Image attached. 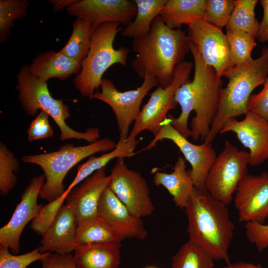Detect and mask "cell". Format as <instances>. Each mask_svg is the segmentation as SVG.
Masks as SVG:
<instances>
[{"instance_id": "obj_23", "label": "cell", "mask_w": 268, "mask_h": 268, "mask_svg": "<svg viewBox=\"0 0 268 268\" xmlns=\"http://www.w3.org/2000/svg\"><path fill=\"white\" fill-rule=\"evenodd\" d=\"M121 242L76 246L73 255L75 268H119Z\"/></svg>"}, {"instance_id": "obj_24", "label": "cell", "mask_w": 268, "mask_h": 268, "mask_svg": "<svg viewBox=\"0 0 268 268\" xmlns=\"http://www.w3.org/2000/svg\"><path fill=\"white\" fill-rule=\"evenodd\" d=\"M206 0H167L159 16L172 29H181L204 19Z\"/></svg>"}, {"instance_id": "obj_12", "label": "cell", "mask_w": 268, "mask_h": 268, "mask_svg": "<svg viewBox=\"0 0 268 268\" xmlns=\"http://www.w3.org/2000/svg\"><path fill=\"white\" fill-rule=\"evenodd\" d=\"M163 139L174 143L185 160L190 164L194 187L198 190H204L207 174L217 157L211 143L204 141L201 144H195L191 142L173 127L167 118L158 134L141 151L150 150L157 142Z\"/></svg>"}, {"instance_id": "obj_43", "label": "cell", "mask_w": 268, "mask_h": 268, "mask_svg": "<svg viewBox=\"0 0 268 268\" xmlns=\"http://www.w3.org/2000/svg\"><path fill=\"white\" fill-rule=\"evenodd\" d=\"M224 268H268L264 267L262 265L255 264L252 263L240 261L226 265Z\"/></svg>"}, {"instance_id": "obj_38", "label": "cell", "mask_w": 268, "mask_h": 268, "mask_svg": "<svg viewBox=\"0 0 268 268\" xmlns=\"http://www.w3.org/2000/svg\"><path fill=\"white\" fill-rule=\"evenodd\" d=\"M245 235L258 251L262 252L268 247V224L248 222L245 223Z\"/></svg>"}, {"instance_id": "obj_9", "label": "cell", "mask_w": 268, "mask_h": 268, "mask_svg": "<svg viewBox=\"0 0 268 268\" xmlns=\"http://www.w3.org/2000/svg\"><path fill=\"white\" fill-rule=\"evenodd\" d=\"M249 152L239 150L228 140L211 165L205 182V190L228 205L237 187L248 174Z\"/></svg>"}, {"instance_id": "obj_19", "label": "cell", "mask_w": 268, "mask_h": 268, "mask_svg": "<svg viewBox=\"0 0 268 268\" xmlns=\"http://www.w3.org/2000/svg\"><path fill=\"white\" fill-rule=\"evenodd\" d=\"M98 214L125 238L143 240L147 237L142 218L133 214L109 187L101 197Z\"/></svg>"}, {"instance_id": "obj_15", "label": "cell", "mask_w": 268, "mask_h": 268, "mask_svg": "<svg viewBox=\"0 0 268 268\" xmlns=\"http://www.w3.org/2000/svg\"><path fill=\"white\" fill-rule=\"evenodd\" d=\"M45 181L44 174L31 179L10 220L0 229V246L8 247L13 254L19 253V240L24 227L43 206L42 204H38L37 200Z\"/></svg>"}, {"instance_id": "obj_3", "label": "cell", "mask_w": 268, "mask_h": 268, "mask_svg": "<svg viewBox=\"0 0 268 268\" xmlns=\"http://www.w3.org/2000/svg\"><path fill=\"white\" fill-rule=\"evenodd\" d=\"M188 218L189 240L200 247L214 260L230 263L229 249L235 225L230 219L227 205L206 190L194 188L185 207Z\"/></svg>"}, {"instance_id": "obj_27", "label": "cell", "mask_w": 268, "mask_h": 268, "mask_svg": "<svg viewBox=\"0 0 268 268\" xmlns=\"http://www.w3.org/2000/svg\"><path fill=\"white\" fill-rule=\"evenodd\" d=\"M167 0H134L136 14L133 21L121 31V35L133 39L148 34L155 18Z\"/></svg>"}, {"instance_id": "obj_26", "label": "cell", "mask_w": 268, "mask_h": 268, "mask_svg": "<svg viewBox=\"0 0 268 268\" xmlns=\"http://www.w3.org/2000/svg\"><path fill=\"white\" fill-rule=\"evenodd\" d=\"M125 237L99 215L77 225L76 246L121 242Z\"/></svg>"}, {"instance_id": "obj_33", "label": "cell", "mask_w": 268, "mask_h": 268, "mask_svg": "<svg viewBox=\"0 0 268 268\" xmlns=\"http://www.w3.org/2000/svg\"><path fill=\"white\" fill-rule=\"evenodd\" d=\"M19 163L14 154L1 141L0 143V194L8 195L15 186Z\"/></svg>"}, {"instance_id": "obj_32", "label": "cell", "mask_w": 268, "mask_h": 268, "mask_svg": "<svg viewBox=\"0 0 268 268\" xmlns=\"http://www.w3.org/2000/svg\"><path fill=\"white\" fill-rule=\"evenodd\" d=\"M30 2L27 0H0V42H6L16 20L27 14Z\"/></svg>"}, {"instance_id": "obj_31", "label": "cell", "mask_w": 268, "mask_h": 268, "mask_svg": "<svg viewBox=\"0 0 268 268\" xmlns=\"http://www.w3.org/2000/svg\"><path fill=\"white\" fill-rule=\"evenodd\" d=\"M258 2L257 0H234V9L226 29L244 31L256 38L260 23L255 13Z\"/></svg>"}, {"instance_id": "obj_21", "label": "cell", "mask_w": 268, "mask_h": 268, "mask_svg": "<svg viewBox=\"0 0 268 268\" xmlns=\"http://www.w3.org/2000/svg\"><path fill=\"white\" fill-rule=\"evenodd\" d=\"M173 169L170 173L154 171L153 183L156 186L164 187L175 205L184 209L195 188L191 170L187 169L186 160L181 156L177 158Z\"/></svg>"}, {"instance_id": "obj_22", "label": "cell", "mask_w": 268, "mask_h": 268, "mask_svg": "<svg viewBox=\"0 0 268 268\" xmlns=\"http://www.w3.org/2000/svg\"><path fill=\"white\" fill-rule=\"evenodd\" d=\"M81 69L80 63L60 52L48 51L38 55L28 66L29 73L45 82L52 78L65 80Z\"/></svg>"}, {"instance_id": "obj_7", "label": "cell", "mask_w": 268, "mask_h": 268, "mask_svg": "<svg viewBox=\"0 0 268 268\" xmlns=\"http://www.w3.org/2000/svg\"><path fill=\"white\" fill-rule=\"evenodd\" d=\"M16 89L21 107L30 116L36 115L38 110L47 113L55 122L60 131L62 140L75 139L92 142L100 138L97 128H89L84 132L70 128L66 120L70 117L69 108L62 99L51 95L47 82L41 80L29 72L27 65L22 66L17 74Z\"/></svg>"}, {"instance_id": "obj_5", "label": "cell", "mask_w": 268, "mask_h": 268, "mask_svg": "<svg viewBox=\"0 0 268 268\" xmlns=\"http://www.w3.org/2000/svg\"><path fill=\"white\" fill-rule=\"evenodd\" d=\"M121 24L107 22L94 31L89 51L81 62V69L73 80L75 87L83 97L92 99L100 88L103 75L114 64L127 67L130 49L125 47H114L115 39L120 31Z\"/></svg>"}, {"instance_id": "obj_6", "label": "cell", "mask_w": 268, "mask_h": 268, "mask_svg": "<svg viewBox=\"0 0 268 268\" xmlns=\"http://www.w3.org/2000/svg\"><path fill=\"white\" fill-rule=\"evenodd\" d=\"M117 143L111 138L104 137L83 146L67 143L59 150L48 153L25 155L22 160L26 163L39 166L44 171L45 181L40 197L49 202L62 196L66 192L64 180L68 172L78 162L99 152L113 150Z\"/></svg>"}, {"instance_id": "obj_36", "label": "cell", "mask_w": 268, "mask_h": 268, "mask_svg": "<svg viewBox=\"0 0 268 268\" xmlns=\"http://www.w3.org/2000/svg\"><path fill=\"white\" fill-rule=\"evenodd\" d=\"M49 252L41 253L38 248L22 255L12 254L9 248L0 246V268H28L32 263L47 256Z\"/></svg>"}, {"instance_id": "obj_17", "label": "cell", "mask_w": 268, "mask_h": 268, "mask_svg": "<svg viewBox=\"0 0 268 268\" xmlns=\"http://www.w3.org/2000/svg\"><path fill=\"white\" fill-rule=\"evenodd\" d=\"M66 10L69 15L84 19L96 28L107 22L126 27L133 21L137 10L134 0H78Z\"/></svg>"}, {"instance_id": "obj_44", "label": "cell", "mask_w": 268, "mask_h": 268, "mask_svg": "<svg viewBox=\"0 0 268 268\" xmlns=\"http://www.w3.org/2000/svg\"><path fill=\"white\" fill-rule=\"evenodd\" d=\"M145 268H158L154 267V266H148V267H146Z\"/></svg>"}, {"instance_id": "obj_30", "label": "cell", "mask_w": 268, "mask_h": 268, "mask_svg": "<svg viewBox=\"0 0 268 268\" xmlns=\"http://www.w3.org/2000/svg\"><path fill=\"white\" fill-rule=\"evenodd\" d=\"M214 261L207 252L188 240L173 256L171 268H213Z\"/></svg>"}, {"instance_id": "obj_41", "label": "cell", "mask_w": 268, "mask_h": 268, "mask_svg": "<svg viewBox=\"0 0 268 268\" xmlns=\"http://www.w3.org/2000/svg\"><path fill=\"white\" fill-rule=\"evenodd\" d=\"M260 3L263 9V17L259 23L256 38L263 43L268 41V0H261Z\"/></svg>"}, {"instance_id": "obj_34", "label": "cell", "mask_w": 268, "mask_h": 268, "mask_svg": "<svg viewBox=\"0 0 268 268\" xmlns=\"http://www.w3.org/2000/svg\"><path fill=\"white\" fill-rule=\"evenodd\" d=\"M234 7L233 0H206L203 20L222 29L227 26Z\"/></svg>"}, {"instance_id": "obj_37", "label": "cell", "mask_w": 268, "mask_h": 268, "mask_svg": "<svg viewBox=\"0 0 268 268\" xmlns=\"http://www.w3.org/2000/svg\"><path fill=\"white\" fill-rule=\"evenodd\" d=\"M49 115L41 111L32 121L27 130L29 141L47 138L53 136L54 132L49 122Z\"/></svg>"}, {"instance_id": "obj_39", "label": "cell", "mask_w": 268, "mask_h": 268, "mask_svg": "<svg viewBox=\"0 0 268 268\" xmlns=\"http://www.w3.org/2000/svg\"><path fill=\"white\" fill-rule=\"evenodd\" d=\"M248 111L268 120V76L261 91L251 96L248 104Z\"/></svg>"}, {"instance_id": "obj_11", "label": "cell", "mask_w": 268, "mask_h": 268, "mask_svg": "<svg viewBox=\"0 0 268 268\" xmlns=\"http://www.w3.org/2000/svg\"><path fill=\"white\" fill-rule=\"evenodd\" d=\"M109 188L136 216L142 218L155 210L146 179L130 169L124 158H118L109 175Z\"/></svg>"}, {"instance_id": "obj_40", "label": "cell", "mask_w": 268, "mask_h": 268, "mask_svg": "<svg viewBox=\"0 0 268 268\" xmlns=\"http://www.w3.org/2000/svg\"><path fill=\"white\" fill-rule=\"evenodd\" d=\"M41 268H75L71 253L58 254L50 253L40 260Z\"/></svg>"}, {"instance_id": "obj_18", "label": "cell", "mask_w": 268, "mask_h": 268, "mask_svg": "<svg viewBox=\"0 0 268 268\" xmlns=\"http://www.w3.org/2000/svg\"><path fill=\"white\" fill-rule=\"evenodd\" d=\"M110 176L103 167L82 182L67 195L66 204L74 211L77 225L99 215L101 197L109 187Z\"/></svg>"}, {"instance_id": "obj_2", "label": "cell", "mask_w": 268, "mask_h": 268, "mask_svg": "<svg viewBox=\"0 0 268 268\" xmlns=\"http://www.w3.org/2000/svg\"><path fill=\"white\" fill-rule=\"evenodd\" d=\"M186 31L168 27L158 15L147 35L133 39L132 50L136 57L131 62L134 71L142 79L154 77L163 88L171 84L176 66L190 51Z\"/></svg>"}, {"instance_id": "obj_16", "label": "cell", "mask_w": 268, "mask_h": 268, "mask_svg": "<svg viewBox=\"0 0 268 268\" xmlns=\"http://www.w3.org/2000/svg\"><path fill=\"white\" fill-rule=\"evenodd\" d=\"M235 133L240 143L249 150V165H261L268 160V120L248 111L244 118L228 119L219 134Z\"/></svg>"}, {"instance_id": "obj_14", "label": "cell", "mask_w": 268, "mask_h": 268, "mask_svg": "<svg viewBox=\"0 0 268 268\" xmlns=\"http://www.w3.org/2000/svg\"><path fill=\"white\" fill-rule=\"evenodd\" d=\"M233 200L240 222L264 224L268 219V172L246 175L239 183Z\"/></svg>"}, {"instance_id": "obj_29", "label": "cell", "mask_w": 268, "mask_h": 268, "mask_svg": "<svg viewBox=\"0 0 268 268\" xmlns=\"http://www.w3.org/2000/svg\"><path fill=\"white\" fill-rule=\"evenodd\" d=\"M225 34L234 66L245 65L254 60L251 54L257 45L254 36L244 31L233 29H226Z\"/></svg>"}, {"instance_id": "obj_13", "label": "cell", "mask_w": 268, "mask_h": 268, "mask_svg": "<svg viewBox=\"0 0 268 268\" xmlns=\"http://www.w3.org/2000/svg\"><path fill=\"white\" fill-rule=\"evenodd\" d=\"M187 33L205 63L212 67L219 77L225 76L234 67L226 36L222 29L202 19L189 26Z\"/></svg>"}, {"instance_id": "obj_35", "label": "cell", "mask_w": 268, "mask_h": 268, "mask_svg": "<svg viewBox=\"0 0 268 268\" xmlns=\"http://www.w3.org/2000/svg\"><path fill=\"white\" fill-rule=\"evenodd\" d=\"M70 192L66 189L65 193L60 198L43 205L38 214L31 221V229L36 233L42 235L52 224Z\"/></svg>"}, {"instance_id": "obj_1", "label": "cell", "mask_w": 268, "mask_h": 268, "mask_svg": "<svg viewBox=\"0 0 268 268\" xmlns=\"http://www.w3.org/2000/svg\"><path fill=\"white\" fill-rule=\"evenodd\" d=\"M193 57L194 75L192 80L182 85L175 95L181 112L177 118L168 119L183 136L204 141L217 114L222 80L215 70L205 63L196 45L189 41Z\"/></svg>"}, {"instance_id": "obj_10", "label": "cell", "mask_w": 268, "mask_h": 268, "mask_svg": "<svg viewBox=\"0 0 268 268\" xmlns=\"http://www.w3.org/2000/svg\"><path fill=\"white\" fill-rule=\"evenodd\" d=\"M158 85L156 79L147 74L138 87L120 91L111 80L103 78L100 86V91H95L92 99L104 102L112 108L117 121L119 140L123 141L128 138L130 127L140 112L144 97L152 88Z\"/></svg>"}, {"instance_id": "obj_42", "label": "cell", "mask_w": 268, "mask_h": 268, "mask_svg": "<svg viewBox=\"0 0 268 268\" xmlns=\"http://www.w3.org/2000/svg\"><path fill=\"white\" fill-rule=\"evenodd\" d=\"M78 0H50L49 2L52 4L54 11H59L66 8Z\"/></svg>"}, {"instance_id": "obj_25", "label": "cell", "mask_w": 268, "mask_h": 268, "mask_svg": "<svg viewBox=\"0 0 268 268\" xmlns=\"http://www.w3.org/2000/svg\"><path fill=\"white\" fill-rule=\"evenodd\" d=\"M140 140H119L112 150L95 157L91 156L84 163L78 166L76 176L67 189L71 191L77 185L92 175L98 170L105 167L111 160L118 158H129L133 156L134 150Z\"/></svg>"}, {"instance_id": "obj_28", "label": "cell", "mask_w": 268, "mask_h": 268, "mask_svg": "<svg viewBox=\"0 0 268 268\" xmlns=\"http://www.w3.org/2000/svg\"><path fill=\"white\" fill-rule=\"evenodd\" d=\"M95 29L87 20L76 18L73 22L72 33L67 42L59 52L81 64L89 51Z\"/></svg>"}, {"instance_id": "obj_8", "label": "cell", "mask_w": 268, "mask_h": 268, "mask_svg": "<svg viewBox=\"0 0 268 268\" xmlns=\"http://www.w3.org/2000/svg\"><path fill=\"white\" fill-rule=\"evenodd\" d=\"M193 67L192 62H182L175 69L171 84L165 88L158 86L150 93L148 100L141 109L126 140L135 139L143 131L147 130L154 136L158 134L167 118L169 111L175 109L178 105L175 98L176 92L189 80Z\"/></svg>"}, {"instance_id": "obj_20", "label": "cell", "mask_w": 268, "mask_h": 268, "mask_svg": "<svg viewBox=\"0 0 268 268\" xmlns=\"http://www.w3.org/2000/svg\"><path fill=\"white\" fill-rule=\"evenodd\" d=\"M77 228L74 211L66 204H63L52 224L41 235L40 252L62 255L74 251Z\"/></svg>"}, {"instance_id": "obj_4", "label": "cell", "mask_w": 268, "mask_h": 268, "mask_svg": "<svg viewBox=\"0 0 268 268\" xmlns=\"http://www.w3.org/2000/svg\"><path fill=\"white\" fill-rule=\"evenodd\" d=\"M268 76V48L249 64L234 66L225 75L228 82L220 92L219 107L208 134L204 141L211 143L229 119L245 115L253 90L263 85Z\"/></svg>"}]
</instances>
